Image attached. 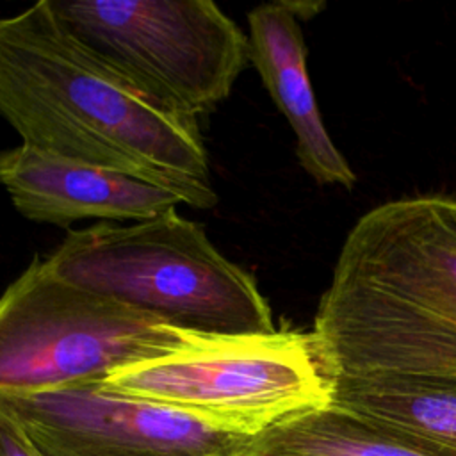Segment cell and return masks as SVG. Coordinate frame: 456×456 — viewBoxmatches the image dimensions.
I'll return each instance as SVG.
<instances>
[{
    "label": "cell",
    "mask_w": 456,
    "mask_h": 456,
    "mask_svg": "<svg viewBox=\"0 0 456 456\" xmlns=\"http://www.w3.org/2000/svg\"><path fill=\"white\" fill-rule=\"evenodd\" d=\"M0 116L23 144L171 189L194 208L219 200L198 119L86 48L46 0L0 18Z\"/></svg>",
    "instance_id": "cell-1"
},
{
    "label": "cell",
    "mask_w": 456,
    "mask_h": 456,
    "mask_svg": "<svg viewBox=\"0 0 456 456\" xmlns=\"http://www.w3.org/2000/svg\"><path fill=\"white\" fill-rule=\"evenodd\" d=\"M310 337L330 381L456 376V198H403L363 214Z\"/></svg>",
    "instance_id": "cell-2"
},
{
    "label": "cell",
    "mask_w": 456,
    "mask_h": 456,
    "mask_svg": "<svg viewBox=\"0 0 456 456\" xmlns=\"http://www.w3.org/2000/svg\"><path fill=\"white\" fill-rule=\"evenodd\" d=\"M61 281L198 335H269V303L203 226L176 208L132 224L71 230L43 258Z\"/></svg>",
    "instance_id": "cell-3"
},
{
    "label": "cell",
    "mask_w": 456,
    "mask_h": 456,
    "mask_svg": "<svg viewBox=\"0 0 456 456\" xmlns=\"http://www.w3.org/2000/svg\"><path fill=\"white\" fill-rule=\"evenodd\" d=\"M201 335L57 280L34 256L0 296V394L102 381Z\"/></svg>",
    "instance_id": "cell-4"
},
{
    "label": "cell",
    "mask_w": 456,
    "mask_h": 456,
    "mask_svg": "<svg viewBox=\"0 0 456 456\" xmlns=\"http://www.w3.org/2000/svg\"><path fill=\"white\" fill-rule=\"evenodd\" d=\"M57 21L142 91L192 116L223 103L249 39L212 0H46Z\"/></svg>",
    "instance_id": "cell-5"
},
{
    "label": "cell",
    "mask_w": 456,
    "mask_h": 456,
    "mask_svg": "<svg viewBox=\"0 0 456 456\" xmlns=\"http://www.w3.org/2000/svg\"><path fill=\"white\" fill-rule=\"evenodd\" d=\"M100 387L166 404L255 436L331 403L310 333L201 335L178 353L142 362L96 381Z\"/></svg>",
    "instance_id": "cell-6"
},
{
    "label": "cell",
    "mask_w": 456,
    "mask_h": 456,
    "mask_svg": "<svg viewBox=\"0 0 456 456\" xmlns=\"http://www.w3.org/2000/svg\"><path fill=\"white\" fill-rule=\"evenodd\" d=\"M0 426L18 431L41 456H237L251 438L96 381L0 394Z\"/></svg>",
    "instance_id": "cell-7"
},
{
    "label": "cell",
    "mask_w": 456,
    "mask_h": 456,
    "mask_svg": "<svg viewBox=\"0 0 456 456\" xmlns=\"http://www.w3.org/2000/svg\"><path fill=\"white\" fill-rule=\"evenodd\" d=\"M0 185L23 217L64 228L82 219L146 221L187 205L171 189L23 142L0 151Z\"/></svg>",
    "instance_id": "cell-8"
},
{
    "label": "cell",
    "mask_w": 456,
    "mask_h": 456,
    "mask_svg": "<svg viewBox=\"0 0 456 456\" xmlns=\"http://www.w3.org/2000/svg\"><path fill=\"white\" fill-rule=\"evenodd\" d=\"M249 61L296 135L301 167L322 185L353 189L356 175L321 118L306 68V45L290 2L260 4L248 12Z\"/></svg>",
    "instance_id": "cell-9"
},
{
    "label": "cell",
    "mask_w": 456,
    "mask_h": 456,
    "mask_svg": "<svg viewBox=\"0 0 456 456\" xmlns=\"http://www.w3.org/2000/svg\"><path fill=\"white\" fill-rule=\"evenodd\" d=\"M331 404L433 456H456V376L335 378Z\"/></svg>",
    "instance_id": "cell-10"
},
{
    "label": "cell",
    "mask_w": 456,
    "mask_h": 456,
    "mask_svg": "<svg viewBox=\"0 0 456 456\" xmlns=\"http://www.w3.org/2000/svg\"><path fill=\"white\" fill-rule=\"evenodd\" d=\"M237 456H433L335 404L292 415L251 436Z\"/></svg>",
    "instance_id": "cell-11"
},
{
    "label": "cell",
    "mask_w": 456,
    "mask_h": 456,
    "mask_svg": "<svg viewBox=\"0 0 456 456\" xmlns=\"http://www.w3.org/2000/svg\"><path fill=\"white\" fill-rule=\"evenodd\" d=\"M0 456H41L18 431L0 426Z\"/></svg>",
    "instance_id": "cell-12"
}]
</instances>
